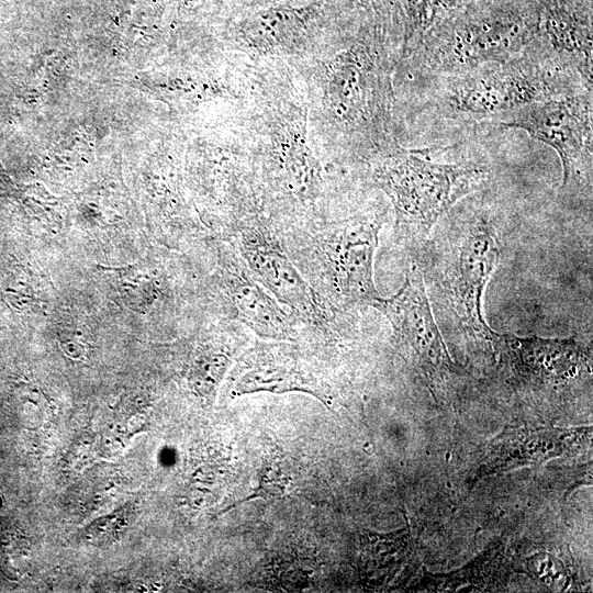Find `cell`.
<instances>
[{"label": "cell", "instance_id": "cell-11", "mask_svg": "<svg viewBox=\"0 0 593 593\" xmlns=\"http://www.w3.org/2000/svg\"><path fill=\"white\" fill-rule=\"evenodd\" d=\"M217 277L232 320L261 339L296 340L298 320L253 276L226 239L219 250Z\"/></svg>", "mask_w": 593, "mask_h": 593}, {"label": "cell", "instance_id": "cell-9", "mask_svg": "<svg viewBox=\"0 0 593 593\" xmlns=\"http://www.w3.org/2000/svg\"><path fill=\"white\" fill-rule=\"evenodd\" d=\"M295 342L262 339L244 351L228 379L230 395L303 392L331 405L332 388Z\"/></svg>", "mask_w": 593, "mask_h": 593}, {"label": "cell", "instance_id": "cell-14", "mask_svg": "<svg viewBox=\"0 0 593 593\" xmlns=\"http://www.w3.org/2000/svg\"><path fill=\"white\" fill-rule=\"evenodd\" d=\"M291 474L283 468L280 460H269L260 472L258 486L245 501L255 497L280 496L290 490Z\"/></svg>", "mask_w": 593, "mask_h": 593}, {"label": "cell", "instance_id": "cell-3", "mask_svg": "<svg viewBox=\"0 0 593 593\" xmlns=\"http://www.w3.org/2000/svg\"><path fill=\"white\" fill-rule=\"evenodd\" d=\"M382 220L356 216L290 230L276 228L282 246L318 296L339 314L381 296L373 261Z\"/></svg>", "mask_w": 593, "mask_h": 593}, {"label": "cell", "instance_id": "cell-8", "mask_svg": "<svg viewBox=\"0 0 593 593\" xmlns=\"http://www.w3.org/2000/svg\"><path fill=\"white\" fill-rule=\"evenodd\" d=\"M389 321L395 344L430 384L441 388L459 369L451 360L432 313L421 270L412 265L399 291L371 305Z\"/></svg>", "mask_w": 593, "mask_h": 593}, {"label": "cell", "instance_id": "cell-5", "mask_svg": "<svg viewBox=\"0 0 593 593\" xmlns=\"http://www.w3.org/2000/svg\"><path fill=\"white\" fill-rule=\"evenodd\" d=\"M489 125L523 130L553 148L562 165L561 192L591 200L593 92L533 102L497 116Z\"/></svg>", "mask_w": 593, "mask_h": 593}, {"label": "cell", "instance_id": "cell-10", "mask_svg": "<svg viewBox=\"0 0 593 593\" xmlns=\"http://www.w3.org/2000/svg\"><path fill=\"white\" fill-rule=\"evenodd\" d=\"M532 1L536 24L524 52L575 71L593 89L592 0Z\"/></svg>", "mask_w": 593, "mask_h": 593}, {"label": "cell", "instance_id": "cell-6", "mask_svg": "<svg viewBox=\"0 0 593 593\" xmlns=\"http://www.w3.org/2000/svg\"><path fill=\"white\" fill-rule=\"evenodd\" d=\"M253 276L312 333L333 336L340 318L312 289L290 258L275 227L258 219H236L224 234Z\"/></svg>", "mask_w": 593, "mask_h": 593}, {"label": "cell", "instance_id": "cell-12", "mask_svg": "<svg viewBox=\"0 0 593 593\" xmlns=\"http://www.w3.org/2000/svg\"><path fill=\"white\" fill-rule=\"evenodd\" d=\"M490 344L516 376L532 382L566 380L588 367L586 350L572 338L519 337L493 331Z\"/></svg>", "mask_w": 593, "mask_h": 593}, {"label": "cell", "instance_id": "cell-13", "mask_svg": "<svg viewBox=\"0 0 593 593\" xmlns=\"http://www.w3.org/2000/svg\"><path fill=\"white\" fill-rule=\"evenodd\" d=\"M404 51L409 56L439 22L470 0H403Z\"/></svg>", "mask_w": 593, "mask_h": 593}, {"label": "cell", "instance_id": "cell-1", "mask_svg": "<svg viewBox=\"0 0 593 593\" xmlns=\"http://www.w3.org/2000/svg\"><path fill=\"white\" fill-rule=\"evenodd\" d=\"M419 118L475 128L523 105L591 91L579 74L523 52L500 63L418 80Z\"/></svg>", "mask_w": 593, "mask_h": 593}, {"label": "cell", "instance_id": "cell-7", "mask_svg": "<svg viewBox=\"0 0 593 593\" xmlns=\"http://www.w3.org/2000/svg\"><path fill=\"white\" fill-rule=\"evenodd\" d=\"M458 233L439 283L461 328L477 340L489 343L492 329L484 318L482 299L500 260V239L482 215L466 221Z\"/></svg>", "mask_w": 593, "mask_h": 593}, {"label": "cell", "instance_id": "cell-2", "mask_svg": "<svg viewBox=\"0 0 593 593\" xmlns=\"http://www.w3.org/2000/svg\"><path fill=\"white\" fill-rule=\"evenodd\" d=\"M536 24L532 0H470L409 55L418 80L465 72L522 54Z\"/></svg>", "mask_w": 593, "mask_h": 593}, {"label": "cell", "instance_id": "cell-4", "mask_svg": "<svg viewBox=\"0 0 593 593\" xmlns=\"http://www.w3.org/2000/svg\"><path fill=\"white\" fill-rule=\"evenodd\" d=\"M439 146L399 150L383 160L376 178L395 209V235L416 247L459 200L483 187L490 170L473 159L441 161Z\"/></svg>", "mask_w": 593, "mask_h": 593}]
</instances>
